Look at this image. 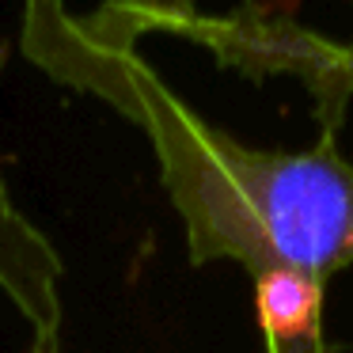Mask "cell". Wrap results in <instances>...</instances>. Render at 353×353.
I'll use <instances>...</instances> for the list:
<instances>
[{
  "mask_svg": "<svg viewBox=\"0 0 353 353\" xmlns=\"http://www.w3.org/2000/svg\"><path fill=\"white\" fill-rule=\"evenodd\" d=\"M19 39L42 72L145 130L198 262L236 259L251 274L292 270L319 285L353 262V168L330 148L259 152L232 141L186 110L130 39L65 0H23Z\"/></svg>",
  "mask_w": 353,
  "mask_h": 353,
  "instance_id": "cell-1",
  "label": "cell"
},
{
  "mask_svg": "<svg viewBox=\"0 0 353 353\" xmlns=\"http://www.w3.org/2000/svg\"><path fill=\"white\" fill-rule=\"evenodd\" d=\"M65 262L42 228L16 205L0 175V292L31 327L27 353H69L61 338Z\"/></svg>",
  "mask_w": 353,
  "mask_h": 353,
  "instance_id": "cell-2",
  "label": "cell"
},
{
  "mask_svg": "<svg viewBox=\"0 0 353 353\" xmlns=\"http://www.w3.org/2000/svg\"><path fill=\"white\" fill-rule=\"evenodd\" d=\"M323 285L292 270L254 274V307L270 353H323L319 350Z\"/></svg>",
  "mask_w": 353,
  "mask_h": 353,
  "instance_id": "cell-3",
  "label": "cell"
},
{
  "mask_svg": "<svg viewBox=\"0 0 353 353\" xmlns=\"http://www.w3.org/2000/svg\"><path fill=\"white\" fill-rule=\"evenodd\" d=\"M350 65H353V50H350Z\"/></svg>",
  "mask_w": 353,
  "mask_h": 353,
  "instance_id": "cell-4",
  "label": "cell"
}]
</instances>
